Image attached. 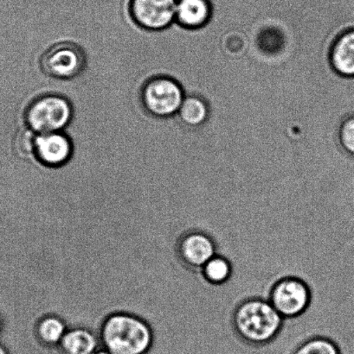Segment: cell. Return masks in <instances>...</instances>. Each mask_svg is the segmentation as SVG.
<instances>
[{"label":"cell","instance_id":"cell-1","mask_svg":"<svg viewBox=\"0 0 354 354\" xmlns=\"http://www.w3.org/2000/svg\"><path fill=\"white\" fill-rule=\"evenodd\" d=\"M285 320L266 297L245 298L236 305L231 315L235 335L246 344H269L283 331Z\"/></svg>","mask_w":354,"mask_h":354},{"label":"cell","instance_id":"cell-2","mask_svg":"<svg viewBox=\"0 0 354 354\" xmlns=\"http://www.w3.org/2000/svg\"><path fill=\"white\" fill-rule=\"evenodd\" d=\"M99 338L110 353L147 354L154 342V333L145 319L131 312L116 311L104 319Z\"/></svg>","mask_w":354,"mask_h":354},{"label":"cell","instance_id":"cell-3","mask_svg":"<svg viewBox=\"0 0 354 354\" xmlns=\"http://www.w3.org/2000/svg\"><path fill=\"white\" fill-rule=\"evenodd\" d=\"M74 117V107L66 97L47 93L37 97L26 107L24 122L36 134L64 131Z\"/></svg>","mask_w":354,"mask_h":354},{"label":"cell","instance_id":"cell-4","mask_svg":"<svg viewBox=\"0 0 354 354\" xmlns=\"http://www.w3.org/2000/svg\"><path fill=\"white\" fill-rule=\"evenodd\" d=\"M266 298L284 320H291L301 317L310 308L313 290L303 277L284 275L274 281Z\"/></svg>","mask_w":354,"mask_h":354},{"label":"cell","instance_id":"cell-5","mask_svg":"<svg viewBox=\"0 0 354 354\" xmlns=\"http://www.w3.org/2000/svg\"><path fill=\"white\" fill-rule=\"evenodd\" d=\"M185 97L183 86L171 75L149 78L141 91V102L145 112L163 120L177 115Z\"/></svg>","mask_w":354,"mask_h":354},{"label":"cell","instance_id":"cell-6","mask_svg":"<svg viewBox=\"0 0 354 354\" xmlns=\"http://www.w3.org/2000/svg\"><path fill=\"white\" fill-rule=\"evenodd\" d=\"M42 72L48 77L64 80L75 79L87 67V55L79 44L62 41L48 47L40 57Z\"/></svg>","mask_w":354,"mask_h":354},{"label":"cell","instance_id":"cell-7","mask_svg":"<svg viewBox=\"0 0 354 354\" xmlns=\"http://www.w3.org/2000/svg\"><path fill=\"white\" fill-rule=\"evenodd\" d=\"M177 0H128L127 13L135 26L164 31L175 24Z\"/></svg>","mask_w":354,"mask_h":354},{"label":"cell","instance_id":"cell-8","mask_svg":"<svg viewBox=\"0 0 354 354\" xmlns=\"http://www.w3.org/2000/svg\"><path fill=\"white\" fill-rule=\"evenodd\" d=\"M176 253L183 266L200 273L201 268L217 254L218 245L209 232L194 229L180 236Z\"/></svg>","mask_w":354,"mask_h":354},{"label":"cell","instance_id":"cell-9","mask_svg":"<svg viewBox=\"0 0 354 354\" xmlns=\"http://www.w3.org/2000/svg\"><path fill=\"white\" fill-rule=\"evenodd\" d=\"M74 154V145L64 131L37 134L35 160L44 167L57 169L68 164Z\"/></svg>","mask_w":354,"mask_h":354},{"label":"cell","instance_id":"cell-10","mask_svg":"<svg viewBox=\"0 0 354 354\" xmlns=\"http://www.w3.org/2000/svg\"><path fill=\"white\" fill-rule=\"evenodd\" d=\"M213 15L211 0H177L175 24L187 30L206 26Z\"/></svg>","mask_w":354,"mask_h":354},{"label":"cell","instance_id":"cell-11","mask_svg":"<svg viewBox=\"0 0 354 354\" xmlns=\"http://www.w3.org/2000/svg\"><path fill=\"white\" fill-rule=\"evenodd\" d=\"M99 335L89 328L68 329L58 348L61 354H94L98 350Z\"/></svg>","mask_w":354,"mask_h":354},{"label":"cell","instance_id":"cell-12","mask_svg":"<svg viewBox=\"0 0 354 354\" xmlns=\"http://www.w3.org/2000/svg\"><path fill=\"white\" fill-rule=\"evenodd\" d=\"M331 62L339 75L354 78V29L346 30L336 40L331 51Z\"/></svg>","mask_w":354,"mask_h":354},{"label":"cell","instance_id":"cell-13","mask_svg":"<svg viewBox=\"0 0 354 354\" xmlns=\"http://www.w3.org/2000/svg\"><path fill=\"white\" fill-rule=\"evenodd\" d=\"M209 114V106L206 100L197 95H186L175 118L180 126L187 129H195L206 123Z\"/></svg>","mask_w":354,"mask_h":354},{"label":"cell","instance_id":"cell-14","mask_svg":"<svg viewBox=\"0 0 354 354\" xmlns=\"http://www.w3.org/2000/svg\"><path fill=\"white\" fill-rule=\"evenodd\" d=\"M67 324L59 315L41 317L34 326V334L41 345L46 348L58 346L68 330Z\"/></svg>","mask_w":354,"mask_h":354},{"label":"cell","instance_id":"cell-15","mask_svg":"<svg viewBox=\"0 0 354 354\" xmlns=\"http://www.w3.org/2000/svg\"><path fill=\"white\" fill-rule=\"evenodd\" d=\"M200 274L209 286H222L233 275V265L227 257L217 253L201 268Z\"/></svg>","mask_w":354,"mask_h":354},{"label":"cell","instance_id":"cell-16","mask_svg":"<svg viewBox=\"0 0 354 354\" xmlns=\"http://www.w3.org/2000/svg\"><path fill=\"white\" fill-rule=\"evenodd\" d=\"M292 354H342L337 343L325 335H314L301 342Z\"/></svg>","mask_w":354,"mask_h":354},{"label":"cell","instance_id":"cell-17","mask_svg":"<svg viewBox=\"0 0 354 354\" xmlns=\"http://www.w3.org/2000/svg\"><path fill=\"white\" fill-rule=\"evenodd\" d=\"M37 134L26 127L17 133L15 140V148L17 153L24 159H35V141Z\"/></svg>","mask_w":354,"mask_h":354},{"label":"cell","instance_id":"cell-18","mask_svg":"<svg viewBox=\"0 0 354 354\" xmlns=\"http://www.w3.org/2000/svg\"><path fill=\"white\" fill-rule=\"evenodd\" d=\"M339 141L346 153L354 158V115L348 117L342 123L339 129Z\"/></svg>","mask_w":354,"mask_h":354},{"label":"cell","instance_id":"cell-19","mask_svg":"<svg viewBox=\"0 0 354 354\" xmlns=\"http://www.w3.org/2000/svg\"><path fill=\"white\" fill-rule=\"evenodd\" d=\"M94 354H112V353H110L109 351H107L106 349L103 348V349L97 350V351Z\"/></svg>","mask_w":354,"mask_h":354},{"label":"cell","instance_id":"cell-20","mask_svg":"<svg viewBox=\"0 0 354 354\" xmlns=\"http://www.w3.org/2000/svg\"><path fill=\"white\" fill-rule=\"evenodd\" d=\"M0 354H7L5 348H2L1 346H0Z\"/></svg>","mask_w":354,"mask_h":354}]
</instances>
